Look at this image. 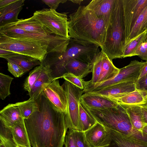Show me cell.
Listing matches in <instances>:
<instances>
[{
    "instance_id": "cell-48",
    "label": "cell",
    "mask_w": 147,
    "mask_h": 147,
    "mask_svg": "<svg viewBox=\"0 0 147 147\" xmlns=\"http://www.w3.org/2000/svg\"><path fill=\"white\" fill-rule=\"evenodd\" d=\"M83 0H70V1L74 3L79 4L80 5Z\"/></svg>"
},
{
    "instance_id": "cell-12",
    "label": "cell",
    "mask_w": 147,
    "mask_h": 147,
    "mask_svg": "<svg viewBox=\"0 0 147 147\" xmlns=\"http://www.w3.org/2000/svg\"><path fill=\"white\" fill-rule=\"evenodd\" d=\"M42 92L47 98L58 109L67 114V98L66 92L60 84L58 79L54 80L45 85Z\"/></svg>"
},
{
    "instance_id": "cell-54",
    "label": "cell",
    "mask_w": 147,
    "mask_h": 147,
    "mask_svg": "<svg viewBox=\"0 0 147 147\" xmlns=\"http://www.w3.org/2000/svg\"><path fill=\"white\" fill-rule=\"evenodd\" d=\"M145 105H147V102Z\"/></svg>"
},
{
    "instance_id": "cell-36",
    "label": "cell",
    "mask_w": 147,
    "mask_h": 147,
    "mask_svg": "<svg viewBox=\"0 0 147 147\" xmlns=\"http://www.w3.org/2000/svg\"><path fill=\"white\" fill-rule=\"evenodd\" d=\"M74 136L77 147H91L87 140L84 131L74 130Z\"/></svg>"
},
{
    "instance_id": "cell-51",
    "label": "cell",
    "mask_w": 147,
    "mask_h": 147,
    "mask_svg": "<svg viewBox=\"0 0 147 147\" xmlns=\"http://www.w3.org/2000/svg\"><path fill=\"white\" fill-rule=\"evenodd\" d=\"M147 42V30L146 34L145 41L144 42Z\"/></svg>"
},
{
    "instance_id": "cell-13",
    "label": "cell",
    "mask_w": 147,
    "mask_h": 147,
    "mask_svg": "<svg viewBox=\"0 0 147 147\" xmlns=\"http://www.w3.org/2000/svg\"><path fill=\"white\" fill-rule=\"evenodd\" d=\"M84 133L91 147H106L111 144V139L109 129L97 122Z\"/></svg>"
},
{
    "instance_id": "cell-5",
    "label": "cell",
    "mask_w": 147,
    "mask_h": 147,
    "mask_svg": "<svg viewBox=\"0 0 147 147\" xmlns=\"http://www.w3.org/2000/svg\"><path fill=\"white\" fill-rule=\"evenodd\" d=\"M83 106L97 122L106 128L131 137L138 134V131L133 127L127 112L121 105H118L115 107L103 109Z\"/></svg>"
},
{
    "instance_id": "cell-49",
    "label": "cell",
    "mask_w": 147,
    "mask_h": 147,
    "mask_svg": "<svg viewBox=\"0 0 147 147\" xmlns=\"http://www.w3.org/2000/svg\"><path fill=\"white\" fill-rule=\"evenodd\" d=\"M143 132L147 134V125H146L143 128Z\"/></svg>"
},
{
    "instance_id": "cell-27",
    "label": "cell",
    "mask_w": 147,
    "mask_h": 147,
    "mask_svg": "<svg viewBox=\"0 0 147 147\" xmlns=\"http://www.w3.org/2000/svg\"><path fill=\"white\" fill-rule=\"evenodd\" d=\"M102 60L101 71L97 83L101 82L113 78L118 74L119 71V69L114 65L112 61L109 58L103 51Z\"/></svg>"
},
{
    "instance_id": "cell-52",
    "label": "cell",
    "mask_w": 147,
    "mask_h": 147,
    "mask_svg": "<svg viewBox=\"0 0 147 147\" xmlns=\"http://www.w3.org/2000/svg\"><path fill=\"white\" fill-rule=\"evenodd\" d=\"M16 146L17 147H27L18 144H16Z\"/></svg>"
},
{
    "instance_id": "cell-33",
    "label": "cell",
    "mask_w": 147,
    "mask_h": 147,
    "mask_svg": "<svg viewBox=\"0 0 147 147\" xmlns=\"http://www.w3.org/2000/svg\"><path fill=\"white\" fill-rule=\"evenodd\" d=\"M102 51L101 50L92 63V77L91 79L88 81L89 83L94 84L98 82L102 68Z\"/></svg>"
},
{
    "instance_id": "cell-4",
    "label": "cell",
    "mask_w": 147,
    "mask_h": 147,
    "mask_svg": "<svg viewBox=\"0 0 147 147\" xmlns=\"http://www.w3.org/2000/svg\"><path fill=\"white\" fill-rule=\"evenodd\" d=\"M125 43L122 0H115L107 25L104 42L100 47L111 61L122 58Z\"/></svg>"
},
{
    "instance_id": "cell-47",
    "label": "cell",
    "mask_w": 147,
    "mask_h": 147,
    "mask_svg": "<svg viewBox=\"0 0 147 147\" xmlns=\"http://www.w3.org/2000/svg\"><path fill=\"white\" fill-rule=\"evenodd\" d=\"M147 73V61L145 62V63L143 66L139 75L138 79L142 77Z\"/></svg>"
},
{
    "instance_id": "cell-34",
    "label": "cell",
    "mask_w": 147,
    "mask_h": 147,
    "mask_svg": "<svg viewBox=\"0 0 147 147\" xmlns=\"http://www.w3.org/2000/svg\"><path fill=\"white\" fill-rule=\"evenodd\" d=\"M13 79L9 76L0 73V98L2 100L10 94V86Z\"/></svg>"
},
{
    "instance_id": "cell-15",
    "label": "cell",
    "mask_w": 147,
    "mask_h": 147,
    "mask_svg": "<svg viewBox=\"0 0 147 147\" xmlns=\"http://www.w3.org/2000/svg\"><path fill=\"white\" fill-rule=\"evenodd\" d=\"M25 0H17L0 9V27L18 22V16L23 8Z\"/></svg>"
},
{
    "instance_id": "cell-25",
    "label": "cell",
    "mask_w": 147,
    "mask_h": 147,
    "mask_svg": "<svg viewBox=\"0 0 147 147\" xmlns=\"http://www.w3.org/2000/svg\"><path fill=\"white\" fill-rule=\"evenodd\" d=\"M65 68L67 73L83 79L92 72V63L88 64L77 59H72L67 63Z\"/></svg>"
},
{
    "instance_id": "cell-46",
    "label": "cell",
    "mask_w": 147,
    "mask_h": 147,
    "mask_svg": "<svg viewBox=\"0 0 147 147\" xmlns=\"http://www.w3.org/2000/svg\"><path fill=\"white\" fill-rule=\"evenodd\" d=\"M15 53L8 50L0 49V57L3 58L4 57L13 54Z\"/></svg>"
},
{
    "instance_id": "cell-24",
    "label": "cell",
    "mask_w": 147,
    "mask_h": 147,
    "mask_svg": "<svg viewBox=\"0 0 147 147\" xmlns=\"http://www.w3.org/2000/svg\"><path fill=\"white\" fill-rule=\"evenodd\" d=\"M9 128L12 134L13 140L16 144L31 147L24 119Z\"/></svg>"
},
{
    "instance_id": "cell-9",
    "label": "cell",
    "mask_w": 147,
    "mask_h": 147,
    "mask_svg": "<svg viewBox=\"0 0 147 147\" xmlns=\"http://www.w3.org/2000/svg\"><path fill=\"white\" fill-rule=\"evenodd\" d=\"M145 63L136 60L131 61L128 65L119 69L118 74L111 79L94 84L88 82L83 91L84 92L97 91L119 83L136 81Z\"/></svg>"
},
{
    "instance_id": "cell-10",
    "label": "cell",
    "mask_w": 147,
    "mask_h": 147,
    "mask_svg": "<svg viewBox=\"0 0 147 147\" xmlns=\"http://www.w3.org/2000/svg\"><path fill=\"white\" fill-rule=\"evenodd\" d=\"M62 86L66 92L67 98V127L69 129L79 130V105L83 90L66 80Z\"/></svg>"
},
{
    "instance_id": "cell-45",
    "label": "cell",
    "mask_w": 147,
    "mask_h": 147,
    "mask_svg": "<svg viewBox=\"0 0 147 147\" xmlns=\"http://www.w3.org/2000/svg\"><path fill=\"white\" fill-rule=\"evenodd\" d=\"M17 0H0V9L3 8Z\"/></svg>"
},
{
    "instance_id": "cell-26",
    "label": "cell",
    "mask_w": 147,
    "mask_h": 147,
    "mask_svg": "<svg viewBox=\"0 0 147 147\" xmlns=\"http://www.w3.org/2000/svg\"><path fill=\"white\" fill-rule=\"evenodd\" d=\"M121 106L125 109L134 127L139 131L143 132V129L147 125L143 122L140 105Z\"/></svg>"
},
{
    "instance_id": "cell-42",
    "label": "cell",
    "mask_w": 147,
    "mask_h": 147,
    "mask_svg": "<svg viewBox=\"0 0 147 147\" xmlns=\"http://www.w3.org/2000/svg\"><path fill=\"white\" fill-rule=\"evenodd\" d=\"M142 43L137 49L135 55L138 56L142 59L147 61V50L144 47Z\"/></svg>"
},
{
    "instance_id": "cell-14",
    "label": "cell",
    "mask_w": 147,
    "mask_h": 147,
    "mask_svg": "<svg viewBox=\"0 0 147 147\" xmlns=\"http://www.w3.org/2000/svg\"><path fill=\"white\" fill-rule=\"evenodd\" d=\"M136 82L131 81L122 82L100 90L84 93L103 97L119 98L134 91L136 89Z\"/></svg>"
},
{
    "instance_id": "cell-31",
    "label": "cell",
    "mask_w": 147,
    "mask_h": 147,
    "mask_svg": "<svg viewBox=\"0 0 147 147\" xmlns=\"http://www.w3.org/2000/svg\"><path fill=\"white\" fill-rule=\"evenodd\" d=\"M15 104L20 109L24 119H28L38 108L36 100L30 98L27 100Z\"/></svg>"
},
{
    "instance_id": "cell-3",
    "label": "cell",
    "mask_w": 147,
    "mask_h": 147,
    "mask_svg": "<svg viewBox=\"0 0 147 147\" xmlns=\"http://www.w3.org/2000/svg\"><path fill=\"white\" fill-rule=\"evenodd\" d=\"M99 47L96 44L70 37L64 52L46 59L41 64L49 66L51 74L55 79L62 78L67 73L65 66L69 60L76 59L92 63L100 51Z\"/></svg>"
},
{
    "instance_id": "cell-20",
    "label": "cell",
    "mask_w": 147,
    "mask_h": 147,
    "mask_svg": "<svg viewBox=\"0 0 147 147\" xmlns=\"http://www.w3.org/2000/svg\"><path fill=\"white\" fill-rule=\"evenodd\" d=\"M82 105L95 109H103L116 107L118 105L102 97L84 93L80 99Z\"/></svg>"
},
{
    "instance_id": "cell-22",
    "label": "cell",
    "mask_w": 147,
    "mask_h": 147,
    "mask_svg": "<svg viewBox=\"0 0 147 147\" xmlns=\"http://www.w3.org/2000/svg\"><path fill=\"white\" fill-rule=\"evenodd\" d=\"M7 62H11L18 65L26 73L33 67L41 65V62L38 60L31 57L14 53L4 57Z\"/></svg>"
},
{
    "instance_id": "cell-1",
    "label": "cell",
    "mask_w": 147,
    "mask_h": 147,
    "mask_svg": "<svg viewBox=\"0 0 147 147\" xmlns=\"http://www.w3.org/2000/svg\"><path fill=\"white\" fill-rule=\"evenodd\" d=\"M38 109L24 119L33 147H63L67 129V114L58 109L42 92L36 99Z\"/></svg>"
},
{
    "instance_id": "cell-37",
    "label": "cell",
    "mask_w": 147,
    "mask_h": 147,
    "mask_svg": "<svg viewBox=\"0 0 147 147\" xmlns=\"http://www.w3.org/2000/svg\"><path fill=\"white\" fill-rule=\"evenodd\" d=\"M7 66L8 71L16 78L21 77L26 73L20 67L12 62H8Z\"/></svg>"
},
{
    "instance_id": "cell-43",
    "label": "cell",
    "mask_w": 147,
    "mask_h": 147,
    "mask_svg": "<svg viewBox=\"0 0 147 147\" xmlns=\"http://www.w3.org/2000/svg\"><path fill=\"white\" fill-rule=\"evenodd\" d=\"M0 147H17L14 141L0 136Z\"/></svg>"
},
{
    "instance_id": "cell-16",
    "label": "cell",
    "mask_w": 147,
    "mask_h": 147,
    "mask_svg": "<svg viewBox=\"0 0 147 147\" xmlns=\"http://www.w3.org/2000/svg\"><path fill=\"white\" fill-rule=\"evenodd\" d=\"M104 98L117 105H145L147 102V91L136 89L134 91L120 97Z\"/></svg>"
},
{
    "instance_id": "cell-8",
    "label": "cell",
    "mask_w": 147,
    "mask_h": 147,
    "mask_svg": "<svg viewBox=\"0 0 147 147\" xmlns=\"http://www.w3.org/2000/svg\"><path fill=\"white\" fill-rule=\"evenodd\" d=\"M32 16L53 34L66 38L70 37L66 13H60L51 8H45L36 11Z\"/></svg>"
},
{
    "instance_id": "cell-21",
    "label": "cell",
    "mask_w": 147,
    "mask_h": 147,
    "mask_svg": "<svg viewBox=\"0 0 147 147\" xmlns=\"http://www.w3.org/2000/svg\"><path fill=\"white\" fill-rule=\"evenodd\" d=\"M19 108L15 104H9L0 111V120L6 127L9 128L23 119Z\"/></svg>"
},
{
    "instance_id": "cell-23",
    "label": "cell",
    "mask_w": 147,
    "mask_h": 147,
    "mask_svg": "<svg viewBox=\"0 0 147 147\" xmlns=\"http://www.w3.org/2000/svg\"><path fill=\"white\" fill-rule=\"evenodd\" d=\"M42 65L43 68L40 75L35 83L33 88L28 92V95L31 99L36 100L42 92L44 86L55 80L52 77L51 73V71L49 66Z\"/></svg>"
},
{
    "instance_id": "cell-6",
    "label": "cell",
    "mask_w": 147,
    "mask_h": 147,
    "mask_svg": "<svg viewBox=\"0 0 147 147\" xmlns=\"http://www.w3.org/2000/svg\"><path fill=\"white\" fill-rule=\"evenodd\" d=\"M0 34L10 38L28 39L38 42L47 48V55L53 54L52 56L64 52L70 38L54 34L49 36L30 32L8 25L0 27Z\"/></svg>"
},
{
    "instance_id": "cell-17",
    "label": "cell",
    "mask_w": 147,
    "mask_h": 147,
    "mask_svg": "<svg viewBox=\"0 0 147 147\" xmlns=\"http://www.w3.org/2000/svg\"><path fill=\"white\" fill-rule=\"evenodd\" d=\"M7 25L19 28L30 32L49 36L53 34L51 32L33 16L25 19H19L16 22Z\"/></svg>"
},
{
    "instance_id": "cell-18",
    "label": "cell",
    "mask_w": 147,
    "mask_h": 147,
    "mask_svg": "<svg viewBox=\"0 0 147 147\" xmlns=\"http://www.w3.org/2000/svg\"><path fill=\"white\" fill-rule=\"evenodd\" d=\"M115 0H93L86 8L97 17L109 21Z\"/></svg>"
},
{
    "instance_id": "cell-40",
    "label": "cell",
    "mask_w": 147,
    "mask_h": 147,
    "mask_svg": "<svg viewBox=\"0 0 147 147\" xmlns=\"http://www.w3.org/2000/svg\"><path fill=\"white\" fill-rule=\"evenodd\" d=\"M136 89L147 91V73L136 82Z\"/></svg>"
},
{
    "instance_id": "cell-19",
    "label": "cell",
    "mask_w": 147,
    "mask_h": 147,
    "mask_svg": "<svg viewBox=\"0 0 147 147\" xmlns=\"http://www.w3.org/2000/svg\"><path fill=\"white\" fill-rule=\"evenodd\" d=\"M109 130L111 142L110 145L106 147H147V142Z\"/></svg>"
},
{
    "instance_id": "cell-29",
    "label": "cell",
    "mask_w": 147,
    "mask_h": 147,
    "mask_svg": "<svg viewBox=\"0 0 147 147\" xmlns=\"http://www.w3.org/2000/svg\"><path fill=\"white\" fill-rule=\"evenodd\" d=\"M147 24V6L138 18L125 44L146 30Z\"/></svg>"
},
{
    "instance_id": "cell-38",
    "label": "cell",
    "mask_w": 147,
    "mask_h": 147,
    "mask_svg": "<svg viewBox=\"0 0 147 147\" xmlns=\"http://www.w3.org/2000/svg\"><path fill=\"white\" fill-rule=\"evenodd\" d=\"M64 144L65 147H77L74 138V130L69 129L67 132Z\"/></svg>"
},
{
    "instance_id": "cell-44",
    "label": "cell",
    "mask_w": 147,
    "mask_h": 147,
    "mask_svg": "<svg viewBox=\"0 0 147 147\" xmlns=\"http://www.w3.org/2000/svg\"><path fill=\"white\" fill-rule=\"evenodd\" d=\"M140 106L143 122L147 125V105H144Z\"/></svg>"
},
{
    "instance_id": "cell-7",
    "label": "cell",
    "mask_w": 147,
    "mask_h": 147,
    "mask_svg": "<svg viewBox=\"0 0 147 147\" xmlns=\"http://www.w3.org/2000/svg\"><path fill=\"white\" fill-rule=\"evenodd\" d=\"M0 49L29 56L42 62L47 54V49L32 40L10 38L0 34Z\"/></svg>"
},
{
    "instance_id": "cell-11",
    "label": "cell",
    "mask_w": 147,
    "mask_h": 147,
    "mask_svg": "<svg viewBox=\"0 0 147 147\" xmlns=\"http://www.w3.org/2000/svg\"><path fill=\"white\" fill-rule=\"evenodd\" d=\"M122 1L126 43L138 18L147 6V0Z\"/></svg>"
},
{
    "instance_id": "cell-35",
    "label": "cell",
    "mask_w": 147,
    "mask_h": 147,
    "mask_svg": "<svg viewBox=\"0 0 147 147\" xmlns=\"http://www.w3.org/2000/svg\"><path fill=\"white\" fill-rule=\"evenodd\" d=\"M63 78L82 90L85 88L87 83V81H85L82 78L69 73L65 74Z\"/></svg>"
},
{
    "instance_id": "cell-28",
    "label": "cell",
    "mask_w": 147,
    "mask_h": 147,
    "mask_svg": "<svg viewBox=\"0 0 147 147\" xmlns=\"http://www.w3.org/2000/svg\"><path fill=\"white\" fill-rule=\"evenodd\" d=\"M147 30L140 34L125 44L122 58L135 56V52L138 47L144 42Z\"/></svg>"
},
{
    "instance_id": "cell-32",
    "label": "cell",
    "mask_w": 147,
    "mask_h": 147,
    "mask_svg": "<svg viewBox=\"0 0 147 147\" xmlns=\"http://www.w3.org/2000/svg\"><path fill=\"white\" fill-rule=\"evenodd\" d=\"M43 68V65L36 67L29 73L28 76L26 79L23 85L24 90L30 92L33 88L37 80L40 75Z\"/></svg>"
},
{
    "instance_id": "cell-39",
    "label": "cell",
    "mask_w": 147,
    "mask_h": 147,
    "mask_svg": "<svg viewBox=\"0 0 147 147\" xmlns=\"http://www.w3.org/2000/svg\"><path fill=\"white\" fill-rule=\"evenodd\" d=\"M0 136L7 139L13 140L12 135L9 128L5 126L1 122Z\"/></svg>"
},
{
    "instance_id": "cell-41",
    "label": "cell",
    "mask_w": 147,
    "mask_h": 147,
    "mask_svg": "<svg viewBox=\"0 0 147 147\" xmlns=\"http://www.w3.org/2000/svg\"><path fill=\"white\" fill-rule=\"evenodd\" d=\"M67 0H42V1L50 7V8L56 10L60 3H64Z\"/></svg>"
},
{
    "instance_id": "cell-30",
    "label": "cell",
    "mask_w": 147,
    "mask_h": 147,
    "mask_svg": "<svg viewBox=\"0 0 147 147\" xmlns=\"http://www.w3.org/2000/svg\"><path fill=\"white\" fill-rule=\"evenodd\" d=\"M97 122L84 108L81 102L79 105V130L85 131L93 126Z\"/></svg>"
},
{
    "instance_id": "cell-2",
    "label": "cell",
    "mask_w": 147,
    "mask_h": 147,
    "mask_svg": "<svg viewBox=\"0 0 147 147\" xmlns=\"http://www.w3.org/2000/svg\"><path fill=\"white\" fill-rule=\"evenodd\" d=\"M70 37L98 45L105 41L109 21L98 18L85 6H80L68 19Z\"/></svg>"
},
{
    "instance_id": "cell-53",
    "label": "cell",
    "mask_w": 147,
    "mask_h": 147,
    "mask_svg": "<svg viewBox=\"0 0 147 147\" xmlns=\"http://www.w3.org/2000/svg\"><path fill=\"white\" fill-rule=\"evenodd\" d=\"M146 30H147V24L146 27Z\"/></svg>"
},
{
    "instance_id": "cell-50",
    "label": "cell",
    "mask_w": 147,
    "mask_h": 147,
    "mask_svg": "<svg viewBox=\"0 0 147 147\" xmlns=\"http://www.w3.org/2000/svg\"><path fill=\"white\" fill-rule=\"evenodd\" d=\"M142 45L147 50V42H143Z\"/></svg>"
}]
</instances>
